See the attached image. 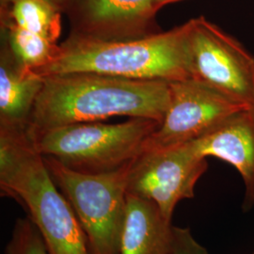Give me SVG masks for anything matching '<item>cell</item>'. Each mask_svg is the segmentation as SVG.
I'll list each match as a JSON object with an SVG mask.
<instances>
[{"mask_svg":"<svg viewBox=\"0 0 254 254\" xmlns=\"http://www.w3.org/2000/svg\"><path fill=\"white\" fill-rule=\"evenodd\" d=\"M27 128L42 131L116 116L162 123L170 103V82L137 80L98 73L44 76Z\"/></svg>","mask_w":254,"mask_h":254,"instance_id":"6da1fadb","label":"cell"},{"mask_svg":"<svg viewBox=\"0 0 254 254\" xmlns=\"http://www.w3.org/2000/svg\"><path fill=\"white\" fill-rule=\"evenodd\" d=\"M0 188L26 208L49 254H91L78 219L55 184L27 127L0 126Z\"/></svg>","mask_w":254,"mask_h":254,"instance_id":"7a4b0ae2","label":"cell"},{"mask_svg":"<svg viewBox=\"0 0 254 254\" xmlns=\"http://www.w3.org/2000/svg\"><path fill=\"white\" fill-rule=\"evenodd\" d=\"M33 72L42 76L91 73L137 80L189 79L187 25L122 41H100L70 34L59 45L53 62Z\"/></svg>","mask_w":254,"mask_h":254,"instance_id":"3957f363","label":"cell"},{"mask_svg":"<svg viewBox=\"0 0 254 254\" xmlns=\"http://www.w3.org/2000/svg\"><path fill=\"white\" fill-rule=\"evenodd\" d=\"M160 124L132 118L121 124L80 123L28 132L38 152L78 173H109L131 163Z\"/></svg>","mask_w":254,"mask_h":254,"instance_id":"277c9868","label":"cell"},{"mask_svg":"<svg viewBox=\"0 0 254 254\" xmlns=\"http://www.w3.org/2000/svg\"><path fill=\"white\" fill-rule=\"evenodd\" d=\"M58 189L70 203L91 254H117L127 207L130 164L109 173H78L43 155Z\"/></svg>","mask_w":254,"mask_h":254,"instance_id":"5b68a950","label":"cell"},{"mask_svg":"<svg viewBox=\"0 0 254 254\" xmlns=\"http://www.w3.org/2000/svg\"><path fill=\"white\" fill-rule=\"evenodd\" d=\"M186 25L190 78L254 109V56L203 16Z\"/></svg>","mask_w":254,"mask_h":254,"instance_id":"8992f818","label":"cell"},{"mask_svg":"<svg viewBox=\"0 0 254 254\" xmlns=\"http://www.w3.org/2000/svg\"><path fill=\"white\" fill-rule=\"evenodd\" d=\"M207 168L206 158L190 143L144 148L130 164L127 193L153 201L172 221L176 205L194 198L196 184Z\"/></svg>","mask_w":254,"mask_h":254,"instance_id":"52a82bcc","label":"cell"},{"mask_svg":"<svg viewBox=\"0 0 254 254\" xmlns=\"http://www.w3.org/2000/svg\"><path fill=\"white\" fill-rule=\"evenodd\" d=\"M245 109L250 108L202 82L192 78L170 82L167 112L144 148L172 147L195 141L231 115Z\"/></svg>","mask_w":254,"mask_h":254,"instance_id":"ba28073f","label":"cell"},{"mask_svg":"<svg viewBox=\"0 0 254 254\" xmlns=\"http://www.w3.org/2000/svg\"><path fill=\"white\" fill-rule=\"evenodd\" d=\"M154 0H74L67 10L73 36L100 41L137 39L159 32Z\"/></svg>","mask_w":254,"mask_h":254,"instance_id":"9c48e42d","label":"cell"},{"mask_svg":"<svg viewBox=\"0 0 254 254\" xmlns=\"http://www.w3.org/2000/svg\"><path fill=\"white\" fill-rule=\"evenodd\" d=\"M202 157H216L235 167L244 182L242 208L254 205V109L237 111L205 136L190 142Z\"/></svg>","mask_w":254,"mask_h":254,"instance_id":"30bf717a","label":"cell"},{"mask_svg":"<svg viewBox=\"0 0 254 254\" xmlns=\"http://www.w3.org/2000/svg\"><path fill=\"white\" fill-rule=\"evenodd\" d=\"M173 229L153 201L127 193L117 254H169Z\"/></svg>","mask_w":254,"mask_h":254,"instance_id":"8fae6325","label":"cell"},{"mask_svg":"<svg viewBox=\"0 0 254 254\" xmlns=\"http://www.w3.org/2000/svg\"><path fill=\"white\" fill-rule=\"evenodd\" d=\"M0 57V125L27 127L44 76L19 65L4 42Z\"/></svg>","mask_w":254,"mask_h":254,"instance_id":"7c38bea8","label":"cell"},{"mask_svg":"<svg viewBox=\"0 0 254 254\" xmlns=\"http://www.w3.org/2000/svg\"><path fill=\"white\" fill-rule=\"evenodd\" d=\"M61 11L46 0H6L1 4V21L9 20L57 43L62 32Z\"/></svg>","mask_w":254,"mask_h":254,"instance_id":"4fadbf2b","label":"cell"},{"mask_svg":"<svg viewBox=\"0 0 254 254\" xmlns=\"http://www.w3.org/2000/svg\"><path fill=\"white\" fill-rule=\"evenodd\" d=\"M5 40L11 54L20 66L36 71L52 63L59 51V45L9 20L1 21Z\"/></svg>","mask_w":254,"mask_h":254,"instance_id":"5bb4252c","label":"cell"},{"mask_svg":"<svg viewBox=\"0 0 254 254\" xmlns=\"http://www.w3.org/2000/svg\"><path fill=\"white\" fill-rule=\"evenodd\" d=\"M5 254H49L46 241L31 218H17Z\"/></svg>","mask_w":254,"mask_h":254,"instance_id":"9a60e30c","label":"cell"},{"mask_svg":"<svg viewBox=\"0 0 254 254\" xmlns=\"http://www.w3.org/2000/svg\"><path fill=\"white\" fill-rule=\"evenodd\" d=\"M169 254H209L192 236L189 228L173 226V239Z\"/></svg>","mask_w":254,"mask_h":254,"instance_id":"2e32d148","label":"cell"},{"mask_svg":"<svg viewBox=\"0 0 254 254\" xmlns=\"http://www.w3.org/2000/svg\"><path fill=\"white\" fill-rule=\"evenodd\" d=\"M5 1L6 0H1V4L4 3ZM46 1L51 3L52 5H54L55 7L61 9L62 11H64V10L67 11L74 2V0H46Z\"/></svg>","mask_w":254,"mask_h":254,"instance_id":"e0dca14e","label":"cell"},{"mask_svg":"<svg viewBox=\"0 0 254 254\" xmlns=\"http://www.w3.org/2000/svg\"><path fill=\"white\" fill-rule=\"evenodd\" d=\"M183 0H154V9L156 11H158L161 8H163L164 6L169 5V4H173L175 2H180Z\"/></svg>","mask_w":254,"mask_h":254,"instance_id":"ac0fdd59","label":"cell"},{"mask_svg":"<svg viewBox=\"0 0 254 254\" xmlns=\"http://www.w3.org/2000/svg\"></svg>","mask_w":254,"mask_h":254,"instance_id":"d6986e66","label":"cell"}]
</instances>
